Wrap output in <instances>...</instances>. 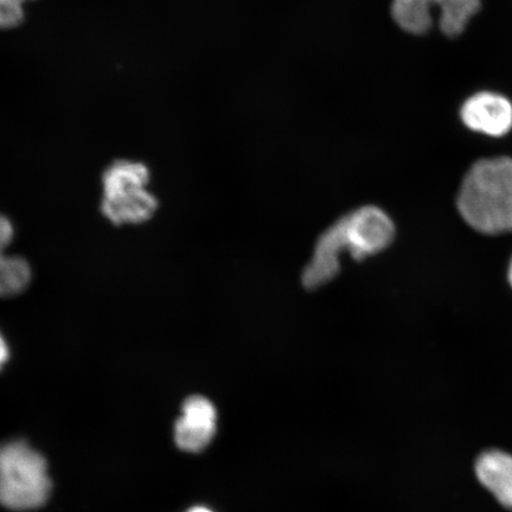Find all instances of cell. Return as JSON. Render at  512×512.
Returning a JSON list of instances; mask_svg holds the SVG:
<instances>
[{
	"instance_id": "10",
	"label": "cell",
	"mask_w": 512,
	"mask_h": 512,
	"mask_svg": "<svg viewBox=\"0 0 512 512\" xmlns=\"http://www.w3.org/2000/svg\"><path fill=\"white\" fill-rule=\"evenodd\" d=\"M29 0H0V29H11L24 19V5Z\"/></svg>"
},
{
	"instance_id": "6",
	"label": "cell",
	"mask_w": 512,
	"mask_h": 512,
	"mask_svg": "<svg viewBox=\"0 0 512 512\" xmlns=\"http://www.w3.org/2000/svg\"><path fill=\"white\" fill-rule=\"evenodd\" d=\"M181 418L175 425V441L181 450L198 453L204 450L216 433L217 413L208 399L190 396L184 401Z\"/></svg>"
},
{
	"instance_id": "12",
	"label": "cell",
	"mask_w": 512,
	"mask_h": 512,
	"mask_svg": "<svg viewBox=\"0 0 512 512\" xmlns=\"http://www.w3.org/2000/svg\"><path fill=\"white\" fill-rule=\"evenodd\" d=\"M10 356V349L6 339L0 332V370L4 367V364L8 362Z\"/></svg>"
},
{
	"instance_id": "4",
	"label": "cell",
	"mask_w": 512,
	"mask_h": 512,
	"mask_svg": "<svg viewBox=\"0 0 512 512\" xmlns=\"http://www.w3.org/2000/svg\"><path fill=\"white\" fill-rule=\"evenodd\" d=\"M51 482L46 459L23 443L0 446V504L15 511L42 507L48 501Z\"/></svg>"
},
{
	"instance_id": "1",
	"label": "cell",
	"mask_w": 512,
	"mask_h": 512,
	"mask_svg": "<svg viewBox=\"0 0 512 512\" xmlns=\"http://www.w3.org/2000/svg\"><path fill=\"white\" fill-rule=\"evenodd\" d=\"M394 236V223L380 208L368 206L351 211L319 236L312 259L304 268L303 286L315 291L329 284L341 272L344 252L361 261L389 247Z\"/></svg>"
},
{
	"instance_id": "3",
	"label": "cell",
	"mask_w": 512,
	"mask_h": 512,
	"mask_svg": "<svg viewBox=\"0 0 512 512\" xmlns=\"http://www.w3.org/2000/svg\"><path fill=\"white\" fill-rule=\"evenodd\" d=\"M150 170L140 162L117 160L102 175L101 211L115 226L140 224L152 219L159 203L147 190Z\"/></svg>"
},
{
	"instance_id": "11",
	"label": "cell",
	"mask_w": 512,
	"mask_h": 512,
	"mask_svg": "<svg viewBox=\"0 0 512 512\" xmlns=\"http://www.w3.org/2000/svg\"><path fill=\"white\" fill-rule=\"evenodd\" d=\"M15 229L8 217L0 214V254L6 253V249L14 240Z\"/></svg>"
},
{
	"instance_id": "14",
	"label": "cell",
	"mask_w": 512,
	"mask_h": 512,
	"mask_svg": "<svg viewBox=\"0 0 512 512\" xmlns=\"http://www.w3.org/2000/svg\"><path fill=\"white\" fill-rule=\"evenodd\" d=\"M509 280H510V285L512 286V262H511L510 271H509Z\"/></svg>"
},
{
	"instance_id": "9",
	"label": "cell",
	"mask_w": 512,
	"mask_h": 512,
	"mask_svg": "<svg viewBox=\"0 0 512 512\" xmlns=\"http://www.w3.org/2000/svg\"><path fill=\"white\" fill-rule=\"evenodd\" d=\"M32 277L29 262L21 256L0 254V298L27 290Z\"/></svg>"
},
{
	"instance_id": "13",
	"label": "cell",
	"mask_w": 512,
	"mask_h": 512,
	"mask_svg": "<svg viewBox=\"0 0 512 512\" xmlns=\"http://www.w3.org/2000/svg\"><path fill=\"white\" fill-rule=\"evenodd\" d=\"M188 512H213L207 508H203V507H195V508H192L190 509Z\"/></svg>"
},
{
	"instance_id": "8",
	"label": "cell",
	"mask_w": 512,
	"mask_h": 512,
	"mask_svg": "<svg viewBox=\"0 0 512 512\" xmlns=\"http://www.w3.org/2000/svg\"><path fill=\"white\" fill-rule=\"evenodd\" d=\"M476 473L497 501L512 510V456L499 451L485 452L477 459Z\"/></svg>"
},
{
	"instance_id": "2",
	"label": "cell",
	"mask_w": 512,
	"mask_h": 512,
	"mask_svg": "<svg viewBox=\"0 0 512 512\" xmlns=\"http://www.w3.org/2000/svg\"><path fill=\"white\" fill-rule=\"evenodd\" d=\"M460 215L479 233L512 232V159L479 160L467 172L460 187Z\"/></svg>"
},
{
	"instance_id": "5",
	"label": "cell",
	"mask_w": 512,
	"mask_h": 512,
	"mask_svg": "<svg viewBox=\"0 0 512 512\" xmlns=\"http://www.w3.org/2000/svg\"><path fill=\"white\" fill-rule=\"evenodd\" d=\"M434 6L440 10L441 31L456 37L479 11L480 0H393L392 16L402 30L422 35L432 28Z\"/></svg>"
},
{
	"instance_id": "7",
	"label": "cell",
	"mask_w": 512,
	"mask_h": 512,
	"mask_svg": "<svg viewBox=\"0 0 512 512\" xmlns=\"http://www.w3.org/2000/svg\"><path fill=\"white\" fill-rule=\"evenodd\" d=\"M463 123L472 131L502 137L512 128V104L502 95L479 93L466 100L460 111Z\"/></svg>"
}]
</instances>
